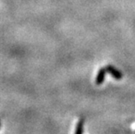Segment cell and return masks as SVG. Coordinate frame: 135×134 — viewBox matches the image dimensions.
Instances as JSON below:
<instances>
[{"instance_id":"obj_4","label":"cell","mask_w":135,"mask_h":134,"mask_svg":"<svg viewBox=\"0 0 135 134\" xmlns=\"http://www.w3.org/2000/svg\"><path fill=\"white\" fill-rule=\"evenodd\" d=\"M0 127H1V123H0Z\"/></svg>"},{"instance_id":"obj_3","label":"cell","mask_w":135,"mask_h":134,"mask_svg":"<svg viewBox=\"0 0 135 134\" xmlns=\"http://www.w3.org/2000/svg\"><path fill=\"white\" fill-rule=\"evenodd\" d=\"M84 126H85V118H80L76 125V129L75 132H74L75 134H82L84 132Z\"/></svg>"},{"instance_id":"obj_1","label":"cell","mask_w":135,"mask_h":134,"mask_svg":"<svg viewBox=\"0 0 135 134\" xmlns=\"http://www.w3.org/2000/svg\"><path fill=\"white\" fill-rule=\"evenodd\" d=\"M105 70H106V72H108L110 74L114 79H116V80H120V79H122L123 73L120 72L119 70H118L116 67H114L111 64H107L105 66Z\"/></svg>"},{"instance_id":"obj_2","label":"cell","mask_w":135,"mask_h":134,"mask_svg":"<svg viewBox=\"0 0 135 134\" xmlns=\"http://www.w3.org/2000/svg\"><path fill=\"white\" fill-rule=\"evenodd\" d=\"M105 74H106V70L105 67V68H100L98 72L96 79H95V84L97 85H102L103 83L105 82Z\"/></svg>"}]
</instances>
